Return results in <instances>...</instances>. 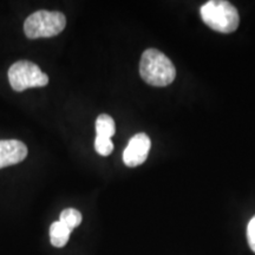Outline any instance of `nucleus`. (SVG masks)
<instances>
[{
  "label": "nucleus",
  "instance_id": "6",
  "mask_svg": "<svg viewBox=\"0 0 255 255\" xmlns=\"http://www.w3.org/2000/svg\"><path fill=\"white\" fill-rule=\"evenodd\" d=\"M27 156V146L18 139L0 141V169L20 163Z\"/></svg>",
  "mask_w": 255,
  "mask_h": 255
},
{
  "label": "nucleus",
  "instance_id": "5",
  "mask_svg": "<svg viewBox=\"0 0 255 255\" xmlns=\"http://www.w3.org/2000/svg\"><path fill=\"white\" fill-rule=\"evenodd\" d=\"M151 148V141L144 132L136 133L130 138L123 151V162L127 167L133 168L144 163Z\"/></svg>",
  "mask_w": 255,
  "mask_h": 255
},
{
  "label": "nucleus",
  "instance_id": "9",
  "mask_svg": "<svg viewBox=\"0 0 255 255\" xmlns=\"http://www.w3.org/2000/svg\"><path fill=\"white\" fill-rule=\"evenodd\" d=\"M82 220L83 218L81 212L75 208L64 209L59 218V221L62 222L63 225H65L69 229H71V231L81 225Z\"/></svg>",
  "mask_w": 255,
  "mask_h": 255
},
{
  "label": "nucleus",
  "instance_id": "10",
  "mask_svg": "<svg viewBox=\"0 0 255 255\" xmlns=\"http://www.w3.org/2000/svg\"><path fill=\"white\" fill-rule=\"evenodd\" d=\"M95 150L102 156H109L114 150V143L110 138L96 136L95 138Z\"/></svg>",
  "mask_w": 255,
  "mask_h": 255
},
{
  "label": "nucleus",
  "instance_id": "7",
  "mask_svg": "<svg viewBox=\"0 0 255 255\" xmlns=\"http://www.w3.org/2000/svg\"><path fill=\"white\" fill-rule=\"evenodd\" d=\"M71 229H69L65 225L60 221H56L51 225L50 227V239L52 246L57 248H62L68 244Z\"/></svg>",
  "mask_w": 255,
  "mask_h": 255
},
{
  "label": "nucleus",
  "instance_id": "11",
  "mask_svg": "<svg viewBox=\"0 0 255 255\" xmlns=\"http://www.w3.org/2000/svg\"><path fill=\"white\" fill-rule=\"evenodd\" d=\"M247 239L251 250L255 253V216L252 218L247 226Z\"/></svg>",
  "mask_w": 255,
  "mask_h": 255
},
{
  "label": "nucleus",
  "instance_id": "8",
  "mask_svg": "<svg viewBox=\"0 0 255 255\" xmlns=\"http://www.w3.org/2000/svg\"><path fill=\"white\" fill-rule=\"evenodd\" d=\"M115 132H116V126L113 117L107 114L100 115L96 121V136L111 139Z\"/></svg>",
  "mask_w": 255,
  "mask_h": 255
},
{
  "label": "nucleus",
  "instance_id": "3",
  "mask_svg": "<svg viewBox=\"0 0 255 255\" xmlns=\"http://www.w3.org/2000/svg\"><path fill=\"white\" fill-rule=\"evenodd\" d=\"M65 26L66 18L63 13L43 9L28 15L24 23V32L30 39L50 38L59 34Z\"/></svg>",
  "mask_w": 255,
  "mask_h": 255
},
{
  "label": "nucleus",
  "instance_id": "4",
  "mask_svg": "<svg viewBox=\"0 0 255 255\" xmlns=\"http://www.w3.org/2000/svg\"><path fill=\"white\" fill-rule=\"evenodd\" d=\"M9 84L17 92L30 88H41L49 84V77L41 71L37 64L28 60L15 62L7 72Z\"/></svg>",
  "mask_w": 255,
  "mask_h": 255
},
{
  "label": "nucleus",
  "instance_id": "1",
  "mask_svg": "<svg viewBox=\"0 0 255 255\" xmlns=\"http://www.w3.org/2000/svg\"><path fill=\"white\" fill-rule=\"evenodd\" d=\"M139 75L149 85L167 87L176 77V69L163 52L156 49H148L141 57Z\"/></svg>",
  "mask_w": 255,
  "mask_h": 255
},
{
  "label": "nucleus",
  "instance_id": "2",
  "mask_svg": "<svg viewBox=\"0 0 255 255\" xmlns=\"http://www.w3.org/2000/svg\"><path fill=\"white\" fill-rule=\"evenodd\" d=\"M201 18L207 26L221 33H232L240 23L237 7L225 0H210L206 2L201 7Z\"/></svg>",
  "mask_w": 255,
  "mask_h": 255
}]
</instances>
